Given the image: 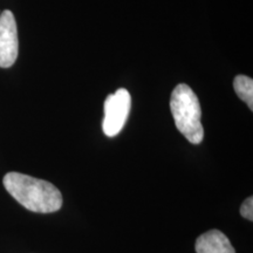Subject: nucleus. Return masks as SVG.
Instances as JSON below:
<instances>
[{
    "label": "nucleus",
    "instance_id": "nucleus-6",
    "mask_svg": "<svg viewBox=\"0 0 253 253\" xmlns=\"http://www.w3.org/2000/svg\"><path fill=\"white\" fill-rule=\"evenodd\" d=\"M233 88L237 96L248 104V107L253 110V80L246 75H238L233 80Z\"/></svg>",
    "mask_w": 253,
    "mask_h": 253
},
{
    "label": "nucleus",
    "instance_id": "nucleus-2",
    "mask_svg": "<svg viewBox=\"0 0 253 253\" xmlns=\"http://www.w3.org/2000/svg\"><path fill=\"white\" fill-rule=\"evenodd\" d=\"M170 109L178 131L190 143L199 144L204 138L202 109L197 95L188 84H179L172 90Z\"/></svg>",
    "mask_w": 253,
    "mask_h": 253
},
{
    "label": "nucleus",
    "instance_id": "nucleus-7",
    "mask_svg": "<svg viewBox=\"0 0 253 253\" xmlns=\"http://www.w3.org/2000/svg\"><path fill=\"white\" fill-rule=\"evenodd\" d=\"M240 213L245 219H249L250 221L253 220V198L249 197L243 202L242 208H240Z\"/></svg>",
    "mask_w": 253,
    "mask_h": 253
},
{
    "label": "nucleus",
    "instance_id": "nucleus-3",
    "mask_svg": "<svg viewBox=\"0 0 253 253\" xmlns=\"http://www.w3.org/2000/svg\"><path fill=\"white\" fill-rule=\"evenodd\" d=\"M131 106L129 91L120 88L114 94L108 95L104 102V119L102 123L103 132L108 137L119 135L126 125Z\"/></svg>",
    "mask_w": 253,
    "mask_h": 253
},
{
    "label": "nucleus",
    "instance_id": "nucleus-4",
    "mask_svg": "<svg viewBox=\"0 0 253 253\" xmlns=\"http://www.w3.org/2000/svg\"><path fill=\"white\" fill-rule=\"evenodd\" d=\"M17 23L8 9L0 14V68H9L18 58Z\"/></svg>",
    "mask_w": 253,
    "mask_h": 253
},
{
    "label": "nucleus",
    "instance_id": "nucleus-1",
    "mask_svg": "<svg viewBox=\"0 0 253 253\" xmlns=\"http://www.w3.org/2000/svg\"><path fill=\"white\" fill-rule=\"evenodd\" d=\"M4 186L9 195L27 210L52 213L62 207V195L52 183L19 172L6 173Z\"/></svg>",
    "mask_w": 253,
    "mask_h": 253
},
{
    "label": "nucleus",
    "instance_id": "nucleus-5",
    "mask_svg": "<svg viewBox=\"0 0 253 253\" xmlns=\"http://www.w3.org/2000/svg\"><path fill=\"white\" fill-rule=\"evenodd\" d=\"M197 253H236L229 238L218 230H211L199 236L195 245Z\"/></svg>",
    "mask_w": 253,
    "mask_h": 253
}]
</instances>
